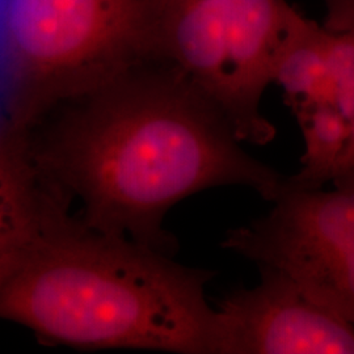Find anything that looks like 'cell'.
Returning <instances> with one entry per match:
<instances>
[{
	"instance_id": "8",
	"label": "cell",
	"mask_w": 354,
	"mask_h": 354,
	"mask_svg": "<svg viewBox=\"0 0 354 354\" xmlns=\"http://www.w3.org/2000/svg\"><path fill=\"white\" fill-rule=\"evenodd\" d=\"M328 30L306 17L281 53L273 82L295 109L317 105L336 108V87L327 55Z\"/></svg>"
},
{
	"instance_id": "2",
	"label": "cell",
	"mask_w": 354,
	"mask_h": 354,
	"mask_svg": "<svg viewBox=\"0 0 354 354\" xmlns=\"http://www.w3.org/2000/svg\"><path fill=\"white\" fill-rule=\"evenodd\" d=\"M214 276L64 216L0 286V319L80 349L214 354Z\"/></svg>"
},
{
	"instance_id": "3",
	"label": "cell",
	"mask_w": 354,
	"mask_h": 354,
	"mask_svg": "<svg viewBox=\"0 0 354 354\" xmlns=\"http://www.w3.org/2000/svg\"><path fill=\"white\" fill-rule=\"evenodd\" d=\"M150 62V0H0V105L19 125Z\"/></svg>"
},
{
	"instance_id": "12",
	"label": "cell",
	"mask_w": 354,
	"mask_h": 354,
	"mask_svg": "<svg viewBox=\"0 0 354 354\" xmlns=\"http://www.w3.org/2000/svg\"><path fill=\"white\" fill-rule=\"evenodd\" d=\"M354 176V115L351 120V131L348 140L342 149V153L339 156V160L333 169L332 183H340L342 180H346L349 177Z\"/></svg>"
},
{
	"instance_id": "9",
	"label": "cell",
	"mask_w": 354,
	"mask_h": 354,
	"mask_svg": "<svg viewBox=\"0 0 354 354\" xmlns=\"http://www.w3.org/2000/svg\"><path fill=\"white\" fill-rule=\"evenodd\" d=\"M304 138L302 168L285 176L282 189H322L332 180L333 169L349 137L351 121L335 106L317 105L294 111Z\"/></svg>"
},
{
	"instance_id": "4",
	"label": "cell",
	"mask_w": 354,
	"mask_h": 354,
	"mask_svg": "<svg viewBox=\"0 0 354 354\" xmlns=\"http://www.w3.org/2000/svg\"><path fill=\"white\" fill-rule=\"evenodd\" d=\"M150 1L156 61L187 76L241 142L263 146L274 140L261 100L304 15L288 0Z\"/></svg>"
},
{
	"instance_id": "1",
	"label": "cell",
	"mask_w": 354,
	"mask_h": 354,
	"mask_svg": "<svg viewBox=\"0 0 354 354\" xmlns=\"http://www.w3.org/2000/svg\"><path fill=\"white\" fill-rule=\"evenodd\" d=\"M140 67L80 99L44 167L74 192L84 223L172 254L167 213L194 193L243 185L266 201L285 176L243 150L227 118L171 64Z\"/></svg>"
},
{
	"instance_id": "5",
	"label": "cell",
	"mask_w": 354,
	"mask_h": 354,
	"mask_svg": "<svg viewBox=\"0 0 354 354\" xmlns=\"http://www.w3.org/2000/svg\"><path fill=\"white\" fill-rule=\"evenodd\" d=\"M215 310L214 354H354V327L279 268Z\"/></svg>"
},
{
	"instance_id": "11",
	"label": "cell",
	"mask_w": 354,
	"mask_h": 354,
	"mask_svg": "<svg viewBox=\"0 0 354 354\" xmlns=\"http://www.w3.org/2000/svg\"><path fill=\"white\" fill-rule=\"evenodd\" d=\"M326 17L323 26L335 33H354V0H323Z\"/></svg>"
},
{
	"instance_id": "6",
	"label": "cell",
	"mask_w": 354,
	"mask_h": 354,
	"mask_svg": "<svg viewBox=\"0 0 354 354\" xmlns=\"http://www.w3.org/2000/svg\"><path fill=\"white\" fill-rule=\"evenodd\" d=\"M335 190L282 189L274 207L228 231L222 247L304 283L354 251V176Z\"/></svg>"
},
{
	"instance_id": "10",
	"label": "cell",
	"mask_w": 354,
	"mask_h": 354,
	"mask_svg": "<svg viewBox=\"0 0 354 354\" xmlns=\"http://www.w3.org/2000/svg\"><path fill=\"white\" fill-rule=\"evenodd\" d=\"M301 285L319 304L354 327V251Z\"/></svg>"
},
{
	"instance_id": "7",
	"label": "cell",
	"mask_w": 354,
	"mask_h": 354,
	"mask_svg": "<svg viewBox=\"0 0 354 354\" xmlns=\"http://www.w3.org/2000/svg\"><path fill=\"white\" fill-rule=\"evenodd\" d=\"M26 127L0 115V286L28 253L64 218L26 146Z\"/></svg>"
}]
</instances>
